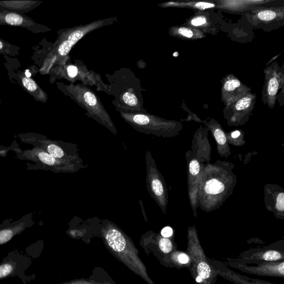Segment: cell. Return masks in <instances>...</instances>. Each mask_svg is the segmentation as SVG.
<instances>
[{"mask_svg":"<svg viewBox=\"0 0 284 284\" xmlns=\"http://www.w3.org/2000/svg\"><path fill=\"white\" fill-rule=\"evenodd\" d=\"M257 95L251 92L230 106L225 107L223 115L230 126L243 125L247 122L256 103Z\"/></svg>","mask_w":284,"mask_h":284,"instance_id":"6","label":"cell"},{"mask_svg":"<svg viewBox=\"0 0 284 284\" xmlns=\"http://www.w3.org/2000/svg\"><path fill=\"white\" fill-rule=\"evenodd\" d=\"M225 177L214 176L208 179L203 187V190L200 192L202 194V196L205 197L209 202L211 200L214 202L217 198H222L226 195V188H230V186H226Z\"/></svg>","mask_w":284,"mask_h":284,"instance_id":"12","label":"cell"},{"mask_svg":"<svg viewBox=\"0 0 284 284\" xmlns=\"http://www.w3.org/2000/svg\"><path fill=\"white\" fill-rule=\"evenodd\" d=\"M205 123L212 131L217 143L220 145H225L226 142V136L218 123L213 119L209 123Z\"/></svg>","mask_w":284,"mask_h":284,"instance_id":"19","label":"cell"},{"mask_svg":"<svg viewBox=\"0 0 284 284\" xmlns=\"http://www.w3.org/2000/svg\"><path fill=\"white\" fill-rule=\"evenodd\" d=\"M203 281V279L200 277V276H198L197 279H196V281L198 283H201Z\"/></svg>","mask_w":284,"mask_h":284,"instance_id":"31","label":"cell"},{"mask_svg":"<svg viewBox=\"0 0 284 284\" xmlns=\"http://www.w3.org/2000/svg\"><path fill=\"white\" fill-rule=\"evenodd\" d=\"M19 47L8 43L0 38V54L15 56L19 55Z\"/></svg>","mask_w":284,"mask_h":284,"instance_id":"20","label":"cell"},{"mask_svg":"<svg viewBox=\"0 0 284 284\" xmlns=\"http://www.w3.org/2000/svg\"><path fill=\"white\" fill-rule=\"evenodd\" d=\"M40 143L41 148L53 156L54 158L65 162L87 167L84 164L82 158L80 157L77 144L47 139L42 140Z\"/></svg>","mask_w":284,"mask_h":284,"instance_id":"7","label":"cell"},{"mask_svg":"<svg viewBox=\"0 0 284 284\" xmlns=\"http://www.w3.org/2000/svg\"><path fill=\"white\" fill-rule=\"evenodd\" d=\"M0 25L24 27L34 32H41L40 26L31 18L16 12H0Z\"/></svg>","mask_w":284,"mask_h":284,"instance_id":"11","label":"cell"},{"mask_svg":"<svg viewBox=\"0 0 284 284\" xmlns=\"http://www.w3.org/2000/svg\"><path fill=\"white\" fill-rule=\"evenodd\" d=\"M216 9L231 14H243L257 6L273 2V0H215Z\"/></svg>","mask_w":284,"mask_h":284,"instance_id":"10","label":"cell"},{"mask_svg":"<svg viewBox=\"0 0 284 284\" xmlns=\"http://www.w3.org/2000/svg\"><path fill=\"white\" fill-rule=\"evenodd\" d=\"M121 116L128 124L140 133L158 137L174 136L182 129L181 123L163 119L144 113L121 112Z\"/></svg>","mask_w":284,"mask_h":284,"instance_id":"1","label":"cell"},{"mask_svg":"<svg viewBox=\"0 0 284 284\" xmlns=\"http://www.w3.org/2000/svg\"><path fill=\"white\" fill-rule=\"evenodd\" d=\"M173 233V231L172 228L169 226H166L161 231V235H162L164 238H168L172 236Z\"/></svg>","mask_w":284,"mask_h":284,"instance_id":"27","label":"cell"},{"mask_svg":"<svg viewBox=\"0 0 284 284\" xmlns=\"http://www.w3.org/2000/svg\"><path fill=\"white\" fill-rule=\"evenodd\" d=\"M92 27V26H91ZM91 27L83 28L81 29L71 32L67 39L61 42L58 47V54L64 56L68 55L72 47L86 34L87 31L91 29Z\"/></svg>","mask_w":284,"mask_h":284,"instance_id":"17","label":"cell"},{"mask_svg":"<svg viewBox=\"0 0 284 284\" xmlns=\"http://www.w3.org/2000/svg\"><path fill=\"white\" fill-rule=\"evenodd\" d=\"M32 220V219H31ZM30 219H21L12 223L0 225V246L5 244L32 224Z\"/></svg>","mask_w":284,"mask_h":284,"instance_id":"13","label":"cell"},{"mask_svg":"<svg viewBox=\"0 0 284 284\" xmlns=\"http://www.w3.org/2000/svg\"><path fill=\"white\" fill-rule=\"evenodd\" d=\"M240 132L239 131H235L231 134V136L233 139H237L240 136Z\"/></svg>","mask_w":284,"mask_h":284,"instance_id":"30","label":"cell"},{"mask_svg":"<svg viewBox=\"0 0 284 284\" xmlns=\"http://www.w3.org/2000/svg\"><path fill=\"white\" fill-rule=\"evenodd\" d=\"M122 100L128 106L136 107L138 106V99L134 93L126 92L122 96Z\"/></svg>","mask_w":284,"mask_h":284,"instance_id":"21","label":"cell"},{"mask_svg":"<svg viewBox=\"0 0 284 284\" xmlns=\"http://www.w3.org/2000/svg\"><path fill=\"white\" fill-rule=\"evenodd\" d=\"M32 260L17 250L9 252L0 263V281L11 277H18L27 284L32 281L31 277L25 276L27 270L31 266Z\"/></svg>","mask_w":284,"mask_h":284,"instance_id":"5","label":"cell"},{"mask_svg":"<svg viewBox=\"0 0 284 284\" xmlns=\"http://www.w3.org/2000/svg\"><path fill=\"white\" fill-rule=\"evenodd\" d=\"M221 83V99L225 107L230 106L252 92V89L232 73L222 78Z\"/></svg>","mask_w":284,"mask_h":284,"instance_id":"8","label":"cell"},{"mask_svg":"<svg viewBox=\"0 0 284 284\" xmlns=\"http://www.w3.org/2000/svg\"><path fill=\"white\" fill-rule=\"evenodd\" d=\"M178 260L179 263L186 264L189 262V258L188 255L185 254H181L179 255Z\"/></svg>","mask_w":284,"mask_h":284,"instance_id":"29","label":"cell"},{"mask_svg":"<svg viewBox=\"0 0 284 284\" xmlns=\"http://www.w3.org/2000/svg\"><path fill=\"white\" fill-rule=\"evenodd\" d=\"M169 34L177 39L188 41L201 40L206 37V35L202 31L188 26L185 23L182 25L170 27Z\"/></svg>","mask_w":284,"mask_h":284,"instance_id":"14","label":"cell"},{"mask_svg":"<svg viewBox=\"0 0 284 284\" xmlns=\"http://www.w3.org/2000/svg\"><path fill=\"white\" fill-rule=\"evenodd\" d=\"M263 258L267 261H277L282 259V255L277 251L271 250L265 253Z\"/></svg>","mask_w":284,"mask_h":284,"instance_id":"24","label":"cell"},{"mask_svg":"<svg viewBox=\"0 0 284 284\" xmlns=\"http://www.w3.org/2000/svg\"><path fill=\"white\" fill-rule=\"evenodd\" d=\"M18 79L21 82L22 87L25 91L31 94L36 101L46 103L47 100V96L38 85L34 79L28 77L22 72H19Z\"/></svg>","mask_w":284,"mask_h":284,"instance_id":"16","label":"cell"},{"mask_svg":"<svg viewBox=\"0 0 284 284\" xmlns=\"http://www.w3.org/2000/svg\"><path fill=\"white\" fill-rule=\"evenodd\" d=\"M38 1H0V6L11 10H22L31 8L32 6L35 5Z\"/></svg>","mask_w":284,"mask_h":284,"instance_id":"18","label":"cell"},{"mask_svg":"<svg viewBox=\"0 0 284 284\" xmlns=\"http://www.w3.org/2000/svg\"><path fill=\"white\" fill-rule=\"evenodd\" d=\"M277 61L264 70V84L262 92V101L269 108L275 107L278 92L284 86V67Z\"/></svg>","mask_w":284,"mask_h":284,"instance_id":"4","label":"cell"},{"mask_svg":"<svg viewBox=\"0 0 284 284\" xmlns=\"http://www.w3.org/2000/svg\"><path fill=\"white\" fill-rule=\"evenodd\" d=\"M249 24L257 29L271 32L284 25V6H257L243 14Z\"/></svg>","mask_w":284,"mask_h":284,"instance_id":"2","label":"cell"},{"mask_svg":"<svg viewBox=\"0 0 284 284\" xmlns=\"http://www.w3.org/2000/svg\"><path fill=\"white\" fill-rule=\"evenodd\" d=\"M189 172L192 176H196L200 172L201 165L200 162L195 159L191 161L189 165Z\"/></svg>","mask_w":284,"mask_h":284,"instance_id":"25","label":"cell"},{"mask_svg":"<svg viewBox=\"0 0 284 284\" xmlns=\"http://www.w3.org/2000/svg\"><path fill=\"white\" fill-rule=\"evenodd\" d=\"M186 24L202 31L203 34L217 35L220 25L218 15L212 11H196L188 18Z\"/></svg>","mask_w":284,"mask_h":284,"instance_id":"9","label":"cell"},{"mask_svg":"<svg viewBox=\"0 0 284 284\" xmlns=\"http://www.w3.org/2000/svg\"><path fill=\"white\" fill-rule=\"evenodd\" d=\"M78 73V69L75 66H70L68 68V73L69 77L74 78L76 76Z\"/></svg>","mask_w":284,"mask_h":284,"instance_id":"28","label":"cell"},{"mask_svg":"<svg viewBox=\"0 0 284 284\" xmlns=\"http://www.w3.org/2000/svg\"><path fill=\"white\" fill-rule=\"evenodd\" d=\"M159 248L162 252L165 254L169 253L172 250V244L168 238L160 239L159 242Z\"/></svg>","mask_w":284,"mask_h":284,"instance_id":"23","label":"cell"},{"mask_svg":"<svg viewBox=\"0 0 284 284\" xmlns=\"http://www.w3.org/2000/svg\"><path fill=\"white\" fill-rule=\"evenodd\" d=\"M276 208L278 211L283 212L284 211V193L279 194L276 199Z\"/></svg>","mask_w":284,"mask_h":284,"instance_id":"26","label":"cell"},{"mask_svg":"<svg viewBox=\"0 0 284 284\" xmlns=\"http://www.w3.org/2000/svg\"><path fill=\"white\" fill-rule=\"evenodd\" d=\"M163 7L192 9L196 11H212L216 9L215 0L209 1H172L162 4Z\"/></svg>","mask_w":284,"mask_h":284,"instance_id":"15","label":"cell"},{"mask_svg":"<svg viewBox=\"0 0 284 284\" xmlns=\"http://www.w3.org/2000/svg\"></svg>","mask_w":284,"mask_h":284,"instance_id":"32","label":"cell"},{"mask_svg":"<svg viewBox=\"0 0 284 284\" xmlns=\"http://www.w3.org/2000/svg\"><path fill=\"white\" fill-rule=\"evenodd\" d=\"M146 182L148 191L151 198L165 213L168 205L167 189L162 174L158 170L155 160L150 151H146Z\"/></svg>","mask_w":284,"mask_h":284,"instance_id":"3","label":"cell"},{"mask_svg":"<svg viewBox=\"0 0 284 284\" xmlns=\"http://www.w3.org/2000/svg\"><path fill=\"white\" fill-rule=\"evenodd\" d=\"M198 272L199 276H200L202 279H206L210 277L211 270L208 264L202 262L198 265Z\"/></svg>","mask_w":284,"mask_h":284,"instance_id":"22","label":"cell"}]
</instances>
